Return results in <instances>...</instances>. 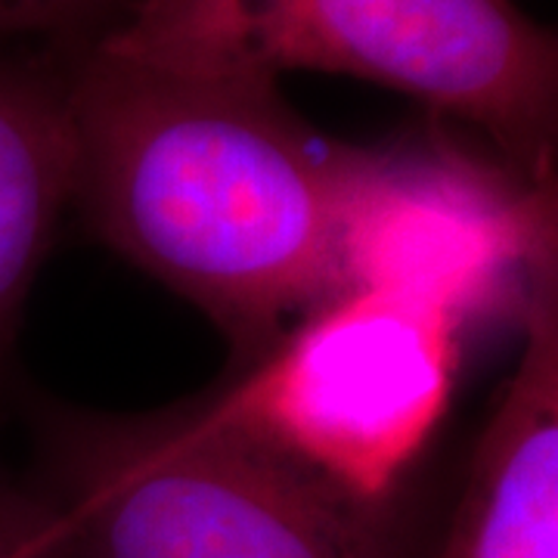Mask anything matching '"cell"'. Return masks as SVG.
Here are the masks:
<instances>
[{"instance_id": "1", "label": "cell", "mask_w": 558, "mask_h": 558, "mask_svg": "<svg viewBox=\"0 0 558 558\" xmlns=\"http://www.w3.org/2000/svg\"><path fill=\"white\" fill-rule=\"evenodd\" d=\"M72 44L60 75L75 202L102 240L248 360L344 292L351 146L307 131L277 81Z\"/></svg>"}, {"instance_id": "2", "label": "cell", "mask_w": 558, "mask_h": 558, "mask_svg": "<svg viewBox=\"0 0 558 558\" xmlns=\"http://www.w3.org/2000/svg\"><path fill=\"white\" fill-rule=\"evenodd\" d=\"M40 499L60 558H438L440 543L410 494L351 497L211 398L65 425Z\"/></svg>"}, {"instance_id": "3", "label": "cell", "mask_w": 558, "mask_h": 558, "mask_svg": "<svg viewBox=\"0 0 558 558\" xmlns=\"http://www.w3.org/2000/svg\"><path fill=\"white\" fill-rule=\"evenodd\" d=\"M97 40L193 72L385 84L478 128L524 180L556 183V35L512 0H134Z\"/></svg>"}, {"instance_id": "4", "label": "cell", "mask_w": 558, "mask_h": 558, "mask_svg": "<svg viewBox=\"0 0 558 558\" xmlns=\"http://www.w3.org/2000/svg\"><path fill=\"white\" fill-rule=\"evenodd\" d=\"M459 339L435 307L348 289L211 403L344 494L391 502L410 494L407 478L450 407Z\"/></svg>"}, {"instance_id": "5", "label": "cell", "mask_w": 558, "mask_h": 558, "mask_svg": "<svg viewBox=\"0 0 558 558\" xmlns=\"http://www.w3.org/2000/svg\"><path fill=\"white\" fill-rule=\"evenodd\" d=\"M556 260V183H531L444 137L351 146L344 292H395L465 332L487 319H524Z\"/></svg>"}, {"instance_id": "6", "label": "cell", "mask_w": 558, "mask_h": 558, "mask_svg": "<svg viewBox=\"0 0 558 558\" xmlns=\"http://www.w3.org/2000/svg\"><path fill=\"white\" fill-rule=\"evenodd\" d=\"M521 360L481 435L438 558H558V270L527 304Z\"/></svg>"}, {"instance_id": "7", "label": "cell", "mask_w": 558, "mask_h": 558, "mask_svg": "<svg viewBox=\"0 0 558 558\" xmlns=\"http://www.w3.org/2000/svg\"><path fill=\"white\" fill-rule=\"evenodd\" d=\"M75 202V143L60 65L0 60V354Z\"/></svg>"}, {"instance_id": "8", "label": "cell", "mask_w": 558, "mask_h": 558, "mask_svg": "<svg viewBox=\"0 0 558 558\" xmlns=\"http://www.w3.org/2000/svg\"><path fill=\"white\" fill-rule=\"evenodd\" d=\"M134 7V0H0V38L57 35L97 38Z\"/></svg>"}, {"instance_id": "9", "label": "cell", "mask_w": 558, "mask_h": 558, "mask_svg": "<svg viewBox=\"0 0 558 558\" xmlns=\"http://www.w3.org/2000/svg\"><path fill=\"white\" fill-rule=\"evenodd\" d=\"M0 558H60L47 502L0 481Z\"/></svg>"}]
</instances>
